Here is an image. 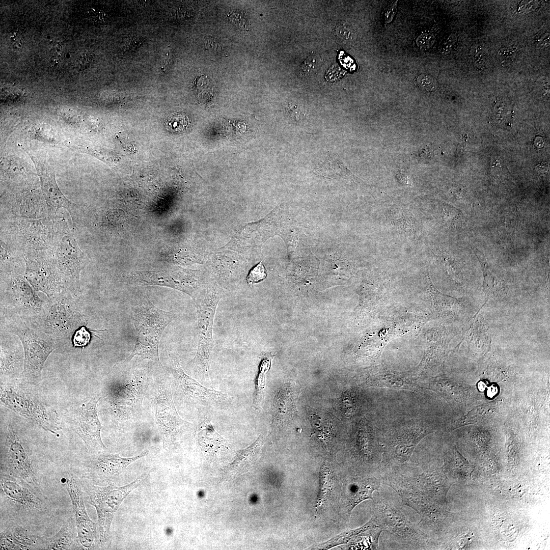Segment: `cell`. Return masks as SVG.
I'll use <instances>...</instances> for the list:
<instances>
[{
	"label": "cell",
	"mask_w": 550,
	"mask_h": 550,
	"mask_svg": "<svg viewBox=\"0 0 550 550\" xmlns=\"http://www.w3.org/2000/svg\"><path fill=\"white\" fill-rule=\"evenodd\" d=\"M336 33L339 38L346 41H352L355 36L353 30L345 23L338 25L336 28Z\"/></svg>",
	"instance_id": "ee69618b"
},
{
	"label": "cell",
	"mask_w": 550,
	"mask_h": 550,
	"mask_svg": "<svg viewBox=\"0 0 550 550\" xmlns=\"http://www.w3.org/2000/svg\"><path fill=\"white\" fill-rule=\"evenodd\" d=\"M51 251L66 288L77 297L80 292V276L85 255L63 216L57 217Z\"/></svg>",
	"instance_id": "52a82bcc"
},
{
	"label": "cell",
	"mask_w": 550,
	"mask_h": 550,
	"mask_svg": "<svg viewBox=\"0 0 550 550\" xmlns=\"http://www.w3.org/2000/svg\"><path fill=\"white\" fill-rule=\"evenodd\" d=\"M197 273L195 270L176 268L136 271L125 274L123 278L129 284L156 285L179 290L194 300L205 289Z\"/></svg>",
	"instance_id": "5bb4252c"
},
{
	"label": "cell",
	"mask_w": 550,
	"mask_h": 550,
	"mask_svg": "<svg viewBox=\"0 0 550 550\" xmlns=\"http://www.w3.org/2000/svg\"><path fill=\"white\" fill-rule=\"evenodd\" d=\"M12 334L1 331V375L12 378L22 373L24 352Z\"/></svg>",
	"instance_id": "603a6c76"
},
{
	"label": "cell",
	"mask_w": 550,
	"mask_h": 550,
	"mask_svg": "<svg viewBox=\"0 0 550 550\" xmlns=\"http://www.w3.org/2000/svg\"><path fill=\"white\" fill-rule=\"evenodd\" d=\"M73 343L76 346H84L88 344L90 340V334L84 326L78 329L74 334Z\"/></svg>",
	"instance_id": "f6af8a7d"
},
{
	"label": "cell",
	"mask_w": 550,
	"mask_h": 550,
	"mask_svg": "<svg viewBox=\"0 0 550 550\" xmlns=\"http://www.w3.org/2000/svg\"><path fill=\"white\" fill-rule=\"evenodd\" d=\"M390 487L398 493L403 505L411 507L418 513L420 517L418 526L426 534L429 532L428 535L433 542V535L441 532L453 521V513L432 503L410 487L398 484Z\"/></svg>",
	"instance_id": "2e32d148"
},
{
	"label": "cell",
	"mask_w": 550,
	"mask_h": 550,
	"mask_svg": "<svg viewBox=\"0 0 550 550\" xmlns=\"http://www.w3.org/2000/svg\"><path fill=\"white\" fill-rule=\"evenodd\" d=\"M156 423L160 431L163 446H174L179 436L193 425L183 420L179 415L173 400L169 386L161 384L154 401Z\"/></svg>",
	"instance_id": "e0dca14e"
},
{
	"label": "cell",
	"mask_w": 550,
	"mask_h": 550,
	"mask_svg": "<svg viewBox=\"0 0 550 550\" xmlns=\"http://www.w3.org/2000/svg\"><path fill=\"white\" fill-rule=\"evenodd\" d=\"M21 148L28 154L34 164L43 197L50 210L57 215L58 210L64 208L69 212L73 221L76 222L78 212L77 205L67 199L61 191L52 167L45 158L32 154L22 146Z\"/></svg>",
	"instance_id": "d6986e66"
},
{
	"label": "cell",
	"mask_w": 550,
	"mask_h": 550,
	"mask_svg": "<svg viewBox=\"0 0 550 550\" xmlns=\"http://www.w3.org/2000/svg\"><path fill=\"white\" fill-rule=\"evenodd\" d=\"M381 484L407 486L423 495L432 503L444 508L446 496L452 483L442 467L420 466L409 461L396 471L381 474Z\"/></svg>",
	"instance_id": "277c9868"
},
{
	"label": "cell",
	"mask_w": 550,
	"mask_h": 550,
	"mask_svg": "<svg viewBox=\"0 0 550 550\" xmlns=\"http://www.w3.org/2000/svg\"><path fill=\"white\" fill-rule=\"evenodd\" d=\"M231 21L237 27L241 29H244L246 27V20L243 13L241 12H235L230 16Z\"/></svg>",
	"instance_id": "f907efd6"
},
{
	"label": "cell",
	"mask_w": 550,
	"mask_h": 550,
	"mask_svg": "<svg viewBox=\"0 0 550 550\" xmlns=\"http://www.w3.org/2000/svg\"><path fill=\"white\" fill-rule=\"evenodd\" d=\"M379 478L376 476H368L362 479L352 482L349 485L346 498L345 509L348 517L353 509L363 501L373 500V493L380 486Z\"/></svg>",
	"instance_id": "f546056e"
},
{
	"label": "cell",
	"mask_w": 550,
	"mask_h": 550,
	"mask_svg": "<svg viewBox=\"0 0 550 550\" xmlns=\"http://www.w3.org/2000/svg\"><path fill=\"white\" fill-rule=\"evenodd\" d=\"M24 277L36 291L53 297L66 289L51 250L24 253Z\"/></svg>",
	"instance_id": "9a60e30c"
},
{
	"label": "cell",
	"mask_w": 550,
	"mask_h": 550,
	"mask_svg": "<svg viewBox=\"0 0 550 550\" xmlns=\"http://www.w3.org/2000/svg\"><path fill=\"white\" fill-rule=\"evenodd\" d=\"M475 254L480 263L483 275V291L486 301L493 300L499 305L507 303L510 293L504 280L490 267L484 254L475 248Z\"/></svg>",
	"instance_id": "d4e9b609"
},
{
	"label": "cell",
	"mask_w": 550,
	"mask_h": 550,
	"mask_svg": "<svg viewBox=\"0 0 550 550\" xmlns=\"http://www.w3.org/2000/svg\"><path fill=\"white\" fill-rule=\"evenodd\" d=\"M272 356L266 355L261 360L258 372L255 379V389L253 405L256 410H260L264 398L266 386V374L270 369Z\"/></svg>",
	"instance_id": "8d00e7d4"
},
{
	"label": "cell",
	"mask_w": 550,
	"mask_h": 550,
	"mask_svg": "<svg viewBox=\"0 0 550 550\" xmlns=\"http://www.w3.org/2000/svg\"><path fill=\"white\" fill-rule=\"evenodd\" d=\"M517 48L509 45L501 48L498 52V60L502 66L509 65L515 57Z\"/></svg>",
	"instance_id": "ab89813d"
},
{
	"label": "cell",
	"mask_w": 550,
	"mask_h": 550,
	"mask_svg": "<svg viewBox=\"0 0 550 550\" xmlns=\"http://www.w3.org/2000/svg\"><path fill=\"white\" fill-rule=\"evenodd\" d=\"M1 331L17 337L24 352V367L21 374L27 382L38 383L44 365L49 354L61 341L34 326L21 317L1 310Z\"/></svg>",
	"instance_id": "6da1fadb"
},
{
	"label": "cell",
	"mask_w": 550,
	"mask_h": 550,
	"mask_svg": "<svg viewBox=\"0 0 550 550\" xmlns=\"http://www.w3.org/2000/svg\"><path fill=\"white\" fill-rule=\"evenodd\" d=\"M57 217L41 219H8L7 232L16 249L24 253L51 250L53 245Z\"/></svg>",
	"instance_id": "4fadbf2b"
},
{
	"label": "cell",
	"mask_w": 550,
	"mask_h": 550,
	"mask_svg": "<svg viewBox=\"0 0 550 550\" xmlns=\"http://www.w3.org/2000/svg\"><path fill=\"white\" fill-rule=\"evenodd\" d=\"M417 81L419 86L426 91H434L438 87L437 81L430 75L420 74L417 77Z\"/></svg>",
	"instance_id": "7bdbcfd3"
},
{
	"label": "cell",
	"mask_w": 550,
	"mask_h": 550,
	"mask_svg": "<svg viewBox=\"0 0 550 550\" xmlns=\"http://www.w3.org/2000/svg\"><path fill=\"white\" fill-rule=\"evenodd\" d=\"M342 407L346 415L351 416L355 411V405L350 394L345 393L342 398Z\"/></svg>",
	"instance_id": "7dc6e473"
},
{
	"label": "cell",
	"mask_w": 550,
	"mask_h": 550,
	"mask_svg": "<svg viewBox=\"0 0 550 550\" xmlns=\"http://www.w3.org/2000/svg\"><path fill=\"white\" fill-rule=\"evenodd\" d=\"M0 399L5 407L45 431L56 434L61 429L57 411L29 391L9 384H1Z\"/></svg>",
	"instance_id": "ba28073f"
},
{
	"label": "cell",
	"mask_w": 550,
	"mask_h": 550,
	"mask_svg": "<svg viewBox=\"0 0 550 550\" xmlns=\"http://www.w3.org/2000/svg\"><path fill=\"white\" fill-rule=\"evenodd\" d=\"M464 468V460L456 448L452 446L448 448L445 452L443 469L451 483L452 481H458L463 478Z\"/></svg>",
	"instance_id": "d590c367"
},
{
	"label": "cell",
	"mask_w": 550,
	"mask_h": 550,
	"mask_svg": "<svg viewBox=\"0 0 550 550\" xmlns=\"http://www.w3.org/2000/svg\"><path fill=\"white\" fill-rule=\"evenodd\" d=\"M317 65L316 58L314 56L309 57L301 64L300 72L307 75L314 71Z\"/></svg>",
	"instance_id": "c3c4849f"
},
{
	"label": "cell",
	"mask_w": 550,
	"mask_h": 550,
	"mask_svg": "<svg viewBox=\"0 0 550 550\" xmlns=\"http://www.w3.org/2000/svg\"><path fill=\"white\" fill-rule=\"evenodd\" d=\"M63 486L71 501L78 542L82 549H95L97 539L96 525L88 516L82 492L72 477L66 478Z\"/></svg>",
	"instance_id": "44dd1931"
},
{
	"label": "cell",
	"mask_w": 550,
	"mask_h": 550,
	"mask_svg": "<svg viewBox=\"0 0 550 550\" xmlns=\"http://www.w3.org/2000/svg\"><path fill=\"white\" fill-rule=\"evenodd\" d=\"M143 371L134 374L133 377L125 385L120 388L111 390V399L115 412L124 414L132 409L135 402L142 396L143 383L145 382Z\"/></svg>",
	"instance_id": "484cf974"
},
{
	"label": "cell",
	"mask_w": 550,
	"mask_h": 550,
	"mask_svg": "<svg viewBox=\"0 0 550 550\" xmlns=\"http://www.w3.org/2000/svg\"><path fill=\"white\" fill-rule=\"evenodd\" d=\"M188 118L183 114L177 113L169 117L166 121L167 128L174 132L185 130L189 126Z\"/></svg>",
	"instance_id": "f35d334b"
},
{
	"label": "cell",
	"mask_w": 550,
	"mask_h": 550,
	"mask_svg": "<svg viewBox=\"0 0 550 550\" xmlns=\"http://www.w3.org/2000/svg\"><path fill=\"white\" fill-rule=\"evenodd\" d=\"M500 405V401H497L475 406L467 414L453 422L449 430H453L465 425L483 423L497 412Z\"/></svg>",
	"instance_id": "836d02e7"
},
{
	"label": "cell",
	"mask_w": 550,
	"mask_h": 550,
	"mask_svg": "<svg viewBox=\"0 0 550 550\" xmlns=\"http://www.w3.org/2000/svg\"><path fill=\"white\" fill-rule=\"evenodd\" d=\"M222 297L219 290L210 287L194 300L198 316V346L195 356L189 364L194 372L202 380L208 377L213 343L214 319Z\"/></svg>",
	"instance_id": "8992f818"
},
{
	"label": "cell",
	"mask_w": 550,
	"mask_h": 550,
	"mask_svg": "<svg viewBox=\"0 0 550 550\" xmlns=\"http://www.w3.org/2000/svg\"><path fill=\"white\" fill-rule=\"evenodd\" d=\"M434 41V36L428 33H424L418 36L416 43L421 50H427L430 48Z\"/></svg>",
	"instance_id": "bcb514c9"
},
{
	"label": "cell",
	"mask_w": 550,
	"mask_h": 550,
	"mask_svg": "<svg viewBox=\"0 0 550 550\" xmlns=\"http://www.w3.org/2000/svg\"><path fill=\"white\" fill-rule=\"evenodd\" d=\"M491 334L487 324L483 320L477 318L464 334L463 340H465L470 349L485 351L491 342Z\"/></svg>",
	"instance_id": "e575fe53"
},
{
	"label": "cell",
	"mask_w": 550,
	"mask_h": 550,
	"mask_svg": "<svg viewBox=\"0 0 550 550\" xmlns=\"http://www.w3.org/2000/svg\"><path fill=\"white\" fill-rule=\"evenodd\" d=\"M264 441V436L260 435L250 446L238 450L233 462L227 468V474L231 477H236L253 470L260 457Z\"/></svg>",
	"instance_id": "f1b7e54d"
},
{
	"label": "cell",
	"mask_w": 550,
	"mask_h": 550,
	"mask_svg": "<svg viewBox=\"0 0 550 550\" xmlns=\"http://www.w3.org/2000/svg\"><path fill=\"white\" fill-rule=\"evenodd\" d=\"M99 399L94 396L77 410L73 419L74 429L90 453L99 454L107 449L100 435L101 424L97 415Z\"/></svg>",
	"instance_id": "ffe728a7"
},
{
	"label": "cell",
	"mask_w": 550,
	"mask_h": 550,
	"mask_svg": "<svg viewBox=\"0 0 550 550\" xmlns=\"http://www.w3.org/2000/svg\"><path fill=\"white\" fill-rule=\"evenodd\" d=\"M38 468L26 442L12 427L1 432V473L18 478L39 489Z\"/></svg>",
	"instance_id": "9c48e42d"
},
{
	"label": "cell",
	"mask_w": 550,
	"mask_h": 550,
	"mask_svg": "<svg viewBox=\"0 0 550 550\" xmlns=\"http://www.w3.org/2000/svg\"><path fill=\"white\" fill-rule=\"evenodd\" d=\"M45 303L27 281L24 273L1 274V310L29 320L40 314Z\"/></svg>",
	"instance_id": "30bf717a"
},
{
	"label": "cell",
	"mask_w": 550,
	"mask_h": 550,
	"mask_svg": "<svg viewBox=\"0 0 550 550\" xmlns=\"http://www.w3.org/2000/svg\"><path fill=\"white\" fill-rule=\"evenodd\" d=\"M198 441L202 450L210 455H216L228 449L226 441L215 430L208 419H205L199 425Z\"/></svg>",
	"instance_id": "d6a6232c"
},
{
	"label": "cell",
	"mask_w": 550,
	"mask_h": 550,
	"mask_svg": "<svg viewBox=\"0 0 550 550\" xmlns=\"http://www.w3.org/2000/svg\"><path fill=\"white\" fill-rule=\"evenodd\" d=\"M0 492L1 501L21 513L35 515L44 509L39 489L18 478L1 473Z\"/></svg>",
	"instance_id": "ac0fdd59"
},
{
	"label": "cell",
	"mask_w": 550,
	"mask_h": 550,
	"mask_svg": "<svg viewBox=\"0 0 550 550\" xmlns=\"http://www.w3.org/2000/svg\"><path fill=\"white\" fill-rule=\"evenodd\" d=\"M332 474L329 468L325 465L321 466L319 473V489L316 501V506L319 508L323 506L331 491Z\"/></svg>",
	"instance_id": "74e56055"
},
{
	"label": "cell",
	"mask_w": 550,
	"mask_h": 550,
	"mask_svg": "<svg viewBox=\"0 0 550 550\" xmlns=\"http://www.w3.org/2000/svg\"><path fill=\"white\" fill-rule=\"evenodd\" d=\"M144 476H141L131 483L121 486L92 484L87 487L86 491L89 496V503L94 507L97 514L99 544H103L108 540L115 513L126 498L141 485Z\"/></svg>",
	"instance_id": "7c38bea8"
},
{
	"label": "cell",
	"mask_w": 550,
	"mask_h": 550,
	"mask_svg": "<svg viewBox=\"0 0 550 550\" xmlns=\"http://www.w3.org/2000/svg\"><path fill=\"white\" fill-rule=\"evenodd\" d=\"M456 40V38L454 35H450L444 38L441 42L439 46V52L442 54L449 53L454 45Z\"/></svg>",
	"instance_id": "681fc988"
},
{
	"label": "cell",
	"mask_w": 550,
	"mask_h": 550,
	"mask_svg": "<svg viewBox=\"0 0 550 550\" xmlns=\"http://www.w3.org/2000/svg\"><path fill=\"white\" fill-rule=\"evenodd\" d=\"M475 67L477 70H482L486 65V56L482 46L477 45L473 48L472 52Z\"/></svg>",
	"instance_id": "60d3db41"
},
{
	"label": "cell",
	"mask_w": 550,
	"mask_h": 550,
	"mask_svg": "<svg viewBox=\"0 0 550 550\" xmlns=\"http://www.w3.org/2000/svg\"><path fill=\"white\" fill-rule=\"evenodd\" d=\"M371 520L383 531H387L403 543L418 549H428L434 544L429 535L424 533L418 523L408 520L402 510L403 503L388 499L378 492L375 499Z\"/></svg>",
	"instance_id": "5b68a950"
},
{
	"label": "cell",
	"mask_w": 550,
	"mask_h": 550,
	"mask_svg": "<svg viewBox=\"0 0 550 550\" xmlns=\"http://www.w3.org/2000/svg\"><path fill=\"white\" fill-rule=\"evenodd\" d=\"M297 392L294 383L284 382L274 395L272 406V424L277 426L285 425L297 413Z\"/></svg>",
	"instance_id": "cb8c5ba5"
},
{
	"label": "cell",
	"mask_w": 550,
	"mask_h": 550,
	"mask_svg": "<svg viewBox=\"0 0 550 550\" xmlns=\"http://www.w3.org/2000/svg\"><path fill=\"white\" fill-rule=\"evenodd\" d=\"M172 372L183 393L188 397L203 404H212L228 400L230 396L201 384L187 375L182 368L177 358L170 355Z\"/></svg>",
	"instance_id": "7402d4cb"
},
{
	"label": "cell",
	"mask_w": 550,
	"mask_h": 550,
	"mask_svg": "<svg viewBox=\"0 0 550 550\" xmlns=\"http://www.w3.org/2000/svg\"><path fill=\"white\" fill-rule=\"evenodd\" d=\"M149 453L146 450L129 458L122 457L118 454H98L91 457L90 466L100 475L112 478L121 474L131 463L147 456Z\"/></svg>",
	"instance_id": "83f0119b"
},
{
	"label": "cell",
	"mask_w": 550,
	"mask_h": 550,
	"mask_svg": "<svg viewBox=\"0 0 550 550\" xmlns=\"http://www.w3.org/2000/svg\"><path fill=\"white\" fill-rule=\"evenodd\" d=\"M75 525L73 520L69 519L64 524L54 536L43 538L41 549H82L75 534Z\"/></svg>",
	"instance_id": "1f68e13d"
},
{
	"label": "cell",
	"mask_w": 550,
	"mask_h": 550,
	"mask_svg": "<svg viewBox=\"0 0 550 550\" xmlns=\"http://www.w3.org/2000/svg\"><path fill=\"white\" fill-rule=\"evenodd\" d=\"M43 537L34 535L26 528L19 526H10L1 532L0 549H41Z\"/></svg>",
	"instance_id": "4316f807"
},
{
	"label": "cell",
	"mask_w": 550,
	"mask_h": 550,
	"mask_svg": "<svg viewBox=\"0 0 550 550\" xmlns=\"http://www.w3.org/2000/svg\"><path fill=\"white\" fill-rule=\"evenodd\" d=\"M364 383L367 387L406 390L414 392L423 389L415 378L387 371L368 377Z\"/></svg>",
	"instance_id": "4dcf8cb0"
},
{
	"label": "cell",
	"mask_w": 550,
	"mask_h": 550,
	"mask_svg": "<svg viewBox=\"0 0 550 550\" xmlns=\"http://www.w3.org/2000/svg\"><path fill=\"white\" fill-rule=\"evenodd\" d=\"M75 297L65 289L57 295L48 298L38 315L24 319L62 342L70 339L86 324L85 315Z\"/></svg>",
	"instance_id": "3957f363"
},
{
	"label": "cell",
	"mask_w": 550,
	"mask_h": 550,
	"mask_svg": "<svg viewBox=\"0 0 550 550\" xmlns=\"http://www.w3.org/2000/svg\"><path fill=\"white\" fill-rule=\"evenodd\" d=\"M266 277V270L262 262H260L251 270L246 280L248 284L253 285L264 280Z\"/></svg>",
	"instance_id": "b9f144b4"
},
{
	"label": "cell",
	"mask_w": 550,
	"mask_h": 550,
	"mask_svg": "<svg viewBox=\"0 0 550 550\" xmlns=\"http://www.w3.org/2000/svg\"><path fill=\"white\" fill-rule=\"evenodd\" d=\"M132 316L136 340L125 362H129L136 356L151 360L161 366L159 357V342L164 329L175 319L174 312L161 310L153 305L148 297H143L133 308Z\"/></svg>",
	"instance_id": "7a4b0ae2"
},
{
	"label": "cell",
	"mask_w": 550,
	"mask_h": 550,
	"mask_svg": "<svg viewBox=\"0 0 550 550\" xmlns=\"http://www.w3.org/2000/svg\"><path fill=\"white\" fill-rule=\"evenodd\" d=\"M397 2L396 1L395 2L391 4V5L388 8L384 14V20L386 23H390L393 19L394 17L397 12Z\"/></svg>",
	"instance_id": "816d5d0a"
},
{
	"label": "cell",
	"mask_w": 550,
	"mask_h": 550,
	"mask_svg": "<svg viewBox=\"0 0 550 550\" xmlns=\"http://www.w3.org/2000/svg\"><path fill=\"white\" fill-rule=\"evenodd\" d=\"M432 432V429L420 423L405 426L390 432L383 438L380 474L396 471L408 462L418 444Z\"/></svg>",
	"instance_id": "8fae6325"
}]
</instances>
